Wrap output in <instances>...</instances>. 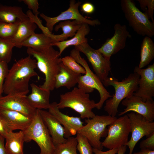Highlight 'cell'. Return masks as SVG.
Segmentation results:
<instances>
[{"label":"cell","mask_w":154,"mask_h":154,"mask_svg":"<svg viewBox=\"0 0 154 154\" xmlns=\"http://www.w3.org/2000/svg\"><path fill=\"white\" fill-rule=\"evenodd\" d=\"M81 4V2H76L75 0H71L70 1L68 8L61 12L58 16L50 17L41 13L40 16L46 21V27L51 33L53 31L54 25L56 23L60 21L70 20H76L92 26H95L100 25V22L98 20L88 19L80 13L78 7Z\"/></svg>","instance_id":"7c38bea8"},{"label":"cell","mask_w":154,"mask_h":154,"mask_svg":"<svg viewBox=\"0 0 154 154\" xmlns=\"http://www.w3.org/2000/svg\"><path fill=\"white\" fill-rule=\"evenodd\" d=\"M37 28V25L29 17L20 20L17 32L11 40L15 47L20 48L21 44L35 33Z\"/></svg>","instance_id":"603a6c76"},{"label":"cell","mask_w":154,"mask_h":154,"mask_svg":"<svg viewBox=\"0 0 154 154\" xmlns=\"http://www.w3.org/2000/svg\"><path fill=\"white\" fill-rule=\"evenodd\" d=\"M61 61L63 64L74 72L81 75L86 73L84 67L79 64L71 56L64 57L62 58Z\"/></svg>","instance_id":"d6a6232c"},{"label":"cell","mask_w":154,"mask_h":154,"mask_svg":"<svg viewBox=\"0 0 154 154\" xmlns=\"http://www.w3.org/2000/svg\"><path fill=\"white\" fill-rule=\"evenodd\" d=\"M57 106L59 109L68 108L80 114V118H91L95 116L93 109L96 108V103L90 98L89 94L78 87L60 95Z\"/></svg>","instance_id":"5b68a950"},{"label":"cell","mask_w":154,"mask_h":154,"mask_svg":"<svg viewBox=\"0 0 154 154\" xmlns=\"http://www.w3.org/2000/svg\"><path fill=\"white\" fill-rule=\"evenodd\" d=\"M114 29L113 35L111 38H108L98 49L105 58L109 60L112 55L125 47L127 38L131 37L125 25L116 23L114 26Z\"/></svg>","instance_id":"4fadbf2b"},{"label":"cell","mask_w":154,"mask_h":154,"mask_svg":"<svg viewBox=\"0 0 154 154\" xmlns=\"http://www.w3.org/2000/svg\"><path fill=\"white\" fill-rule=\"evenodd\" d=\"M15 45L10 38H0V61L9 63L11 59L12 50Z\"/></svg>","instance_id":"f546056e"},{"label":"cell","mask_w":154,"mask_h":154,"mask_svg":"<svg viewBox=\"0 0 154 154\" xmlns=\"http://www.w3.org/2000/svg\"><path fill=\"white\" fill-rule=\"evenodd\" d=\"M117 117L108 115H95L93 117L85 119V125L78 130L77 133L86 137L93 148L102 150L103 146L100 141L102 137H106L108 126Z\"/></svg>","instance_id":"52a82bcc"},{"label":"cell","mask_w":154,"mask_h":154,"mask_svg":"<svg viewBox=\"0 0 154 154\" xmlns=\"http://www.w3.org/2000/svg\"><path fill=\"white\" fill-rule=\"evenodd\" d=\"M80 52L74 48L70 52V56L84 67L86 73L81 75L78 80V87L86 93L92 92L96 89L100 96L99 101L96 103V108L100 110L106 101L112 96L105 88L102 83L98 76L90 69L87 62L80 55Z\"/></svg>","instance_id":"277c9868"},{"label":"cell","mask_w":154,"mask_h":154,"mask_svg":"<svg viewBox=\"0 0 154 154\" xmlns=\"http://www.w3.org/2000/svg\"><path fill=\"white\" fill-rule=\"evenodd\" d=\"M57 104L56 102L50 103L48 112L64 127L65 138L66 139L76 134L78 130L83 126L80 117L69 116L63 113L58 108Z\"/></svg>","instance_id":"e0dca14e"},{"label":"cell","mask_w":154,"mask_h":154,"mask_svg":"<svg viewBox=\"0 0 154 154\" xmlns=\"http://www.w3.org/2000/svg\"><path fill=\"white\" fill-rule=\"evenodd\" d=\"M134 72L140 76L138 87L133 95L139 97L144 102L153 100L154 96V63L144 69L135 66Z\"/></svg>","instance_id":"5bb4252c"},{"label":"cell","mask_w":154,"mask_h":154,"mask_svg":"<svg viewBox=\"0 0 154 154\" xmlns=\"http://www.w3.org/2000/svg\"><path fill=\"white\" fill-rule=\"evenodd\" d=\"M76 137L77 141V149L80 154H93V148L86 137L77 133Z\"/></svg>","instance_id":"1f68e13d"},{"label":"cell","mask_w":154,"mask_h":154,"mask_svg":"<svg viewBox=\"0 0 154 154\" xmlns=\"http://www.w3.org/2000/svg\"><path fill=\"white\" fill-rule=\"evenodd\" d=\"M140 76L137 73L130 74L121 81L114 77H109L103 83L106 86H112L115 93L105 102L104 110L108 115L115 117L119 105L124 99L133 94L138 87Z\"/></svg>","instance_id":"3957f363"},{"label":"cell","mask_w":154,"mask_h":154,"mask_svg":"<svg viewBox=\"0 0 154 154\" xmlns=\"http://www.w3.org/2000/svg\"><path fill=\"white\" fill-rule=\"evenodd\" d=\"M5 138V147L8 154H24L23 145L25 141L23 131L9 132Z\"/></svg>","instance_id":"d4e9b609"},{"label":"cell","mask_w":154,"mask_h":154,"mask_svg":"<svg viewBox=\"0 0 154 154\" xmlns=\"http://www.w3.org/2000/svg\"><path fill=\"white\" fill-rule=\"evenodd\" d=\"M84 23L76 20H67L59 22L54 27L55 31L60 29H62L63 33L61 34L54 35L52 34L50 36L52 43L67 40L69 37H72Z\"/></svg>","instance_id":"44dd1931"},{"label":"cell","mask_w":154,"mask_h":154,"mask_svg":"<svg viewBox=\"0 0 154 154\" xmlns=\"http://www.w3.org/2000/svg\"><path fill=\"white\" fill-rule=\"evenodd\" d=\"M5 137L0 135V154H8L5 148Z\"/></svg>","instance_id":"60d3db41"},{"label":"cell","mask_w":154,"mask_h":154,"mask_svg":"<svg viewBox=\"0 0 154 154\" xmlns=\"http://www.w3.org/2000/svg\"></svg>","instance_id":"ee69618b"},{"label":"cell","mask_w":154,"mask_h":154,"mask_svg":"<svg viewBox=\"0 0 154 154\" xmlns=\"http://www.w3.org/2000/svg\"><path fill=\"white\" fill-rule=\"evenodd\" d=\"M20 20L13 23L0 22V38H11L17 31Z\"/></svg>","instance_id":"4dcf8cb0"},{"label":"cell","mask_w":154,"mask_h":154,"mask_svg":"<svg viewBox=\"0 0 154 154\" xmlns=\"http://www.w3.org/2000/svg\"><path fill=\"white\" fill-rule=\"evenodd\" d=\"M52 41L48 35L43 33H35L22 42L20 48L25 46L30 48L37 51H40L48 48L52 45Z\"/></svg>","instance_id":"484cf974"},{"label":"cell","mask_w":154,"mask_h":154,"mask_svg":"<svg viewBox=\"0 0 154 154\" xmlns=\"http://www.w3.org/2000/svg\"><path fill=\"white\" fill-rule=\"evenodd\" d=\"M9 132L5 123L0 115V135L5 137Z\"/></svg>","instance_id":"f35d334b"},{"label":"cell","mask_w":154,"mask_h":154,"mask_svg":"<svg viewBox=\"0 0 154 154\" xmlns=\"http://www.w3.org/2000/svg\"><path fill=\"white\" fill-rule=\"evenodd\" d=\"M154 58V43L151 37L145 36L142 42L140 60L138 67L143 68L149 64Z\"/></svg>","instance_id":"83f0119b"},{"label":"cell","mask_w":154,"mask_h":154,"mask_svg":"<svg viewBox=\"0 0 154 154\" xmlns=\"http://www.w3.org/2000/svg\"><path fill=\"white\" fill-rule=\"evenodd\" d=\"M9 69L8 63L3 61H0V97L3 93V86L5 79L8 74Z\"/></svg>","instance_id":"e575fe53"},{"label":"cell","mask_w":154,"mask_h":154,"mask_svg":"<svg viewBox=\"0 0 154 154\" xmlns=\"http://www.w3.org/2000/svg\"><path fill=\"white\" fill-rule=\"evenodd\" d=\"M21 1L27 6L29 9L32 10L33 13L35 16L38 17L40 13L38 11L39 6L38 0H23Z\"/></svg>","instance_id":"8d00e7d4"},{"label":"cell","mask_w":154,"mask_h":154,"mask_svg":"<svg viewBox=\"0 0 154 154\" xmlns=\"http://www.w3.org/2000/svg\"><path fill=\"white\" fill-rule=\"evenodd\" d=\"M118 151L116 154H124L127 149V146L123 145L119 147Z\"/></svg>","instance_id":"7bdbcfd3"},{"label":"cell","mask_w":154,"mask_h":154,"mask_svg":"<svg viewBox=\"0 0 154 154\" xmlns=\"http://www.w3.org/2000/svg\"><path fill=\"white\" fill-rule=\"evenodd\" d=\"M131 126V137L125 145L129 149L128 154H132L136 144L143 137H148L154 132V122L147 120L142 116L131 112L128 114Z\"/></svg>","instance_id":"30bf717a"},{"label":"cell","mask_w":154,"mask_h":154,"mask_svg":"<svg viewBox=\"0 0 154 154\" xmlns=\"http://www.w3.org/2000/svg\"><path fill=\"white\" fill-rule=\"evenodd\" d=\"M37 67L36 60L30 55L16 61L5 79L3 92L6 94L16 93L27 95L29 91L30 79L38 76L35 70Z\"/></svg>","instance_id":"6da1fadb"},{"label":"cell","mask_w":154,"mask_h":154,"mask_svg":"<svg viewBox=\"0 0 154 154\" xmlns=\"http://www.w3.org/2000/svg\"><path fill=\"white\" fill-rule=\"evenodd\" d=\"M31 92L27 96L31 105L36 109H48L50 107V91L41 88L34 83L30 84Z\"/></svg>","instance_id":"ffe728a7"},{"label":"cell","mask_w":154,"mask_h":154,"mask_svg":"<svg viewBox=\"0 0 154 154\" xmlns=\"http://www.w3.org/2000/svg\"><path fill=\"white\" fill-rule=\"evenodd\" d=\"M90 31L89 25L83 23L80 29L71 39L53 43L52 45L56 46L59 49V52L60 56L62 52L67 47L74 45L75 46L81 45L85 42H88L87 38H86Z\"/></svg>","instance_id":"cb8c5ba5"},{"label":"cell","mask_w":154,"mask_h":154,"mask_svg":"<svg viewBox=\"0 0 154 154\" xmlns=\"http://www.w3.org/2000/svg\"><path fill=\"white\" fill-rule=\"evenodd\" d=\"M81 11L84 13L88 14L93 13L95 10L94 5L90 2H86L83 4L81 7Z\"/></svg>","instance_id":"74e56055"},{"label":"cell","mask_w":154,"mask_h":154,"mask_svg":"<svg viewBox=\"0 0 154 154\" xmlns=\"http://www.w3.org/2000/svg\"><path fill=\"white\" fill-rule=\"evenodd\" d=\"M0 115L9 132L16 130L24 131L31 124L33 118L19 112L0 110Z\"/></svg>","instance_id":"ac0fdd59"},{"label":"cell","mask_w":154,"mask_h":154,"mask_svg":"<svg viewBox=\"0 0 154 154\" xmlns=\"http://www.w3.org/2000/svg\"><path fill=\"white\" fill-rule=\"evenodd\" d=\"M108 129L107 136L102 142L103 147L111 149L125 145L128 141L131 130L127 115L117 118L108 126Z\"/></svg>","instance_id":"9c48e42d"},{"label":"cell","mask_w":154,"mask_h":154,"mask_svg":"<svg viewBox=\"0 0 154 154\" xmlns=\"http://www.w3.org/2000/svg\"><path fill=\"white\" fill-rule=\"evenodd\" d=\"M28 17L20 7L0 4V22L13 23Z\"/></svg>","instance_id":"4316f807"},{"label":"cell","mask_w":154,"mask_h":154,"mask_svg":"<svg viewBox=\"0 0 154 154\" xmlns=\"http://www.w3.org/2000/svg\"><path fill=\"white\" fill-rule=\"evenodd\" d=\"M42 119L47 127L54 145L64 142V129L58 121L48 111L39 110Z\"/></svg>","instance_id":"d6986e66"},{"label":"cell","mask_w":154,"mask_h":154,"mask_svg":"<svg viewBox=\"0 0 154 154\" xmlns=\"http://www.w3.org/2000/svg\"><path fill=\"white\" fill-rule=\"evenodd\" d=\"M81 75L72 71L61 62L59 72L55 77V88L64 87L70 89L74 87L78 84Z\"/></svg>","instance_id":"7402d4cb"},{"label":"cell","mask_w":154,"mask_h":154,"mask_svg":"<svg viewBox=\"0 0 154 154\" xmlns=\"http://www.w3.org/2000/svg\"><path fill=\"white\" fill-rule=\"evenodd\" d=\"M139 147L141 149L154 151V132L141 142Z\"/></svg>","instance_id":"d590c367"},{"label":"cell","mask_w":154,"mask_h":154,"mask_svg":"<svg viewBox=\"0 0 154 154\" xmlns=\"http://www.w3.org/2000/svg\"><path fill=\"white\" fill-rule=\"evenodd\" d=\"M0 110L15 111L33 118L37 109L30 104L27 95L11 93L0 97Z\"/></svg>","instance_id":"9a60e30c"},{"label":"cell","mask_w":154,"mask_h":154,"mask_svg":"<svg viewBox=\"0 0 154 154\" xmlns=\"http://www.w3.org/2000/svg\"><path fill=\"white\" fill-rule=\"evenodd\" d=\"M74 48L86 55L95 74L103 84L108 78L111 70L110 60L105 58L98 49L92 48L88 42L75 46Z\"/></svg>","instance_id":"8fae6325"},{"label":"cell","mask_w":154,"mask_h":154,"mask_svg":"<svg viewBox=\"0 0 154 154\" xmlns=\"http://www.w3.org/2000/svg\"><path fill=\"white\" fill-rule=\"evenodd\" d=\"M133 154H154V151L146 149H141L138 152H134Z\"/></svg>","instance_id":"b9f144b4"},{"label":"cell","mask_w":154,"mask_h":154,"mask_svg":"<svg viewBox=\"0 0 154 154\" xmlns=\"http://www.w3.org/2000/svg\"><path fill=\"white\" fill-rule=\"evenodd\" d=\"M25 142H35L40 149L39 154H54L55 147L48 130L37 109L29 127L23 131Z\"/></svg>","instance_id":"8992f818"},{"label":"cell","mask_w":154,"mask_h":154,"mask_svg":"<svg viewBox=\"0 0 154 154\" xmlns=\"http://www.w3.org/2000/svg\"><path fill=\"white\" fill-rule=\"evenodd\" d=\"M121 104L126 108L119 113V116L132 112L142 116L149 121H153L154 119L153 100L144 102L139 97L133 94L124 99Z\"/></svg>","instance_id":"2e32d148"},{"label":"cell","mask_w":154,"mask_h":154,"mask_svg":"<svg viewBox=\"0 0 154 154\" xmlns=\"http://www.w3.org/2000/svg\"><path fill=\"white\" fill-rule=\"evenodd\" d=\"M27 52L29 55L35 58L37 67L44 75V82L39 86L50 91L53 90L55 88V77L62 62L59 51L51 46L40 51L27 48Z\"/></svg>","instance_id":"7a4b0ae2"},{"label":"cell","mask_w":154,"mask_h":154,"mask_svg":"<svg viewBox=\"0 0 154 154\" xmlns=\"http://www.w3.org/2000/svg\"><path fill=\"white\" fill-rule=\"evenodd\" d=\"M121 9L129 25L137 34L151 37L154 35V23L136 6L131 0H121Z\"/></svg>","instance_id":"ba28073f"},{"label":"cell","mask_w":154,"mask_h":154,"mask_svg":"<svg viewBox=\"0 0 154 154\" xmlns=\"http://www.w3.org/2000/svg\"><path fill=\"white\" fill-rule=\"evenodd\" d=\"M64 142L54 145V154H78L76 137H70Z\"/></svg>","instance_id":"f1b7e54d"},{"label":"cell","mask_w":154,"mask_h":154,"mask_svg":"<svg viewBox=\"0 0 154 154\" xmlns=\"http://www.w3.org/2000/svg\"><path fill=\"white\" fill-rule=\"evenodd\" d=\"M141 9L149 19L154 23L153 15L154 10V0H137Z\"/></svg>","instance_id":"836d02e7"},{"label":"cell","mask_w":154,"mask_h":154,"mask_svg":"<svg viewBox=\"0 0 154 154\" xmlns=\"http://www.w3.org/2000/svg\"><path fill=\"white\" fill-rule=\"evenodd\" d=\"M118 148H114L104 151L102 150L93 148V152L95 154H116L118 151Z\"/></svg>","instance_id":"ab89813d"}]
</instances>
